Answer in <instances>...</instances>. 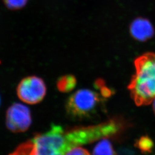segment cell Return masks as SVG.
Returning a JSON list of instances; mask_svg holds the SVG:
<instances>
[{"mask_svg":"<svg viewBox=\"0 0 155 155\" xmlns=\"http://www.w3.org/2000/svg\"><path fill=\"white\" fill-rule=\"evenodd\" d=\"M93 155H116L110 141L107 139H101L95 146Z\"/></svg>","mask_w":155,"mask_h":155,"instance_id":"52a82bcc","label":"cell"},{"mask_svg":"<svg viewBox=\"0 0 155 155\" xmlns=\"http://www.w3.org/2000/svg\"><path fill=\"white\" fill-rule=\"evenodd\" d=\"M66 155H91L89 152L81 147H77L69 150Z\"/></svg>","mask_w":155,"mask_h":155,"instance_id":"8fae6325","label":"cell"},{"mask_svg":"<svg viewBox=\"0 0 155 155\" xmlns=\"http://www.w3.org/2000/svg\"><path fill=\"white\" fill-rule=\"evenodd\" d=\"M77 84V80L72 75H65L59 79L57 82L58 90L62 93H68L72 91Z\"/></svg>","mask_w":155,"mask_h":155,"instance_id":"ba28073f","label":"cell"},{"mask_svg":"<svg viewBox=\"0 0 155 155\" xmlns=\"http://www.w3.org/2000/svg\"><path fill=\"white\" fill-rule=\"evenodd\" d=\"M46 91V86L42 79L31 76L25 78L18 84L17 94L23 102L34 105L44 99Z\"/></svg>","mask_w":155,"mask_h":155,"instance_id":"277c9868","label":"cell"},{"mask_svg":"<svg viewBox=\"0 0 155 155\" xmlns=\"http://www.w3.org/2000/svg\"><path fill=\"white\" fill-rule=\"evenodd\" d=\"M32 122L31 111L28 107L21 104H14L6 111V125L9 130L15 133L28 130Z\"/></svg>","mask_w":155,"mask_h":155,"instance_id":"5b68a950","label":"cell"},{"mask_svg":"<svg viewBox=\"0 0 155 155\" xmlns=\"http://www.w3.org/2000/svg\"><path fill=\"white\" fill-rule=\"evenodd\" d=\"M6 5L9 8L17 9H20L25 5L28 0H4Z\"/></svg>","mask_w":155,"mask_h":155,"instance_id":"30bf717a","label":"cell"},{"mask_svg":"<svg viewBox=\"0 0 155 155\" xmlns=\"http://www.w3.org/2000/svg\"><path fill=\"white\" fill-rule=\"evenodd\" d=\"M137 148L143 153H149L152 152L154 147V143L152 139L147 136L141 137L136 141Z\"/></svg>","mask_w":155,"mask_h":155,"instance_id":"9c48e42d","label":"cell"},{"mask_svg":"<svg viewBox=\"0 0 155 155\" xmlns=\"http://www.w3.org/2000/svg\"><path fill=\"white\" fill-rule=\"evenodd\" d=\"M136 72L127 89L136 105H150L155 98V54L147 53L134 61Z\"/></svg>","mask_w":155,"mask_h":155,"instance_id":"7a4b0ae2","label":"cell"},{"mask_svg":"<svg viewBox=\"0 0 155 155\" xmlns=\"http://www.w3.org/2000/svg\"><path fill=\"white\" fill-rule=\"evenodd\" d=\"M152 104H153V105H152V107H153V110L154 111V113H155V98L153 101V102H152Z\"/></svg>","mask_w":155,"mask_h":155,"instance_id":"7c38bea8","label":"cell"},{"mask_svg":"<svg viewBox=\"0 0 155 155\" xmlns=\"http://www.w3.org/2000/svg\"><path fill=\"white\" fill-rule=\"evenodd\" d=\"M0 104H1V98H0Z\"/></svg>","mask_w":155,"mask_h":155,"instance_id":"4fadbf2b","label":"cell"},{"mask_svg":"<svg viewBox=\"0 0 155 155\" xmlns=\"http://www.w3.org/2000/svg\"><path fill=\"white\" fill-rule=\"evenodd\" d=\"M100 94L89 89H81L71 95L66 104L67 113L75 120L90 118L97 113L104 104Z\"/></svg>","mask_w":155,"mask_h":155,"instance_id":"3957f363","label":"cell"},{"mask_svg":"<svg viewBox=\"0 0 155 155\" xmlns=\"http://www.w3.org/2000/svg\"><path fill=\"white\" fill-rule=\"evenodd\" d=\"M117 132V125L113 120L68 129L52 124L48 130L19 145L9 155H66L75 147L113 137Z\"/></svg>","mask_w":155,"mask_h":155,"instance_id":"6da1fadb","label":"cell"},{"mask_svg":"<svg viewBox=\"0 0 155 155\" xmlns=\"http://www.w3.org/2000/svg\"><path fill=\"white\" fill-rule=\"evenodd\" d=\"M130 31L133 38L140 41L150 39L154 33L150 22L144 18L135 20L130 25Z\"/></svg>","mask_w":155,"mask_h":155,"instance_id":"8992f818","label":"cell"}]
</instances>
